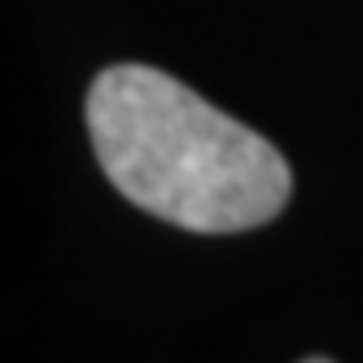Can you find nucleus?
Returning a JSON list of instances; mask_svg holds the SVG:
<instances>
[{"mask_svg":"<svg viewBox=\"0 0 363 363\" xmlns=\"http://www.w3.org/2000/svg\"><path fill=\"white\" fill-rule=\"evenodd\" d=\"M88 136L110 184L189 232H245L294 189L280 149L153 66H110L88 88Z\"/></svg>","mask_w":363,"mask_h":363,"instance_id":"1","label":"nucleus"},{"mask_svg":"<svg viewBox=\"0 0 363 363\" xmlns=\"http://www.w3.org/2000/svg\"><path fill=\"white\" fill-rule=\"evenodd\" d=\"M302 363H333V359H302Z\"/></svg>","mask_w":363,"mask_h":363,"instance_id":"2","label":"nucleus"}]
</instances>
